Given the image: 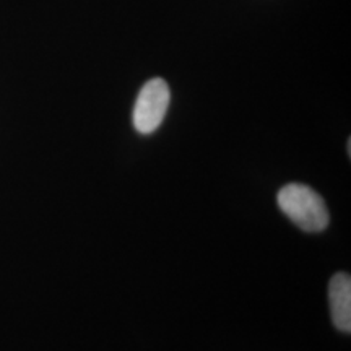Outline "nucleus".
<instances>
[{"mask_svg": "<svg viewBox=\"0 0 351 351\" xmlns=\"http://www.w3.org/2000/svg\"><path fill=\"white\" fill-rule=\"evenodd\" d=\"M278 207L298 228L306 232H320L328 226V208L314 189L304 184H287L278 192Z\"/></svg>", "mask_w": 351, "mask_h": 351, "instance_id": "f257e3e1", "label": "nucleus"}, {"mask_svg": "<svg viewBox=\"0 0 351 351\" xmlns=\"http://www.w3.org/2000/svg\"><path fill=\"white\" fill-rule=\"evenodd\" d=\"M328 301L335 327L340 332H351V278L348 274L333 275L328 283Z\"/></svg>", "mask_w": 351, "mask_h": 351, "instance_id": "7ed1b4c3", "label": "nucleus"}, {"mask_svg": "<svg viewBox=\"0 0 351 351\" xmlns=\"http://www.w3.org/2000/svg\"><path fill=\"white\" fill-rule=\"evenodd\" d=\"M171 101L168 83L163 78L148 80L140 90L134 108V127L142 135L153 134L163 122Z\"/></svg>", "mask_w": 351, "mask_h": 351, "instance_id": "f03ea898", "label": "nucleus"}]
</instances>
